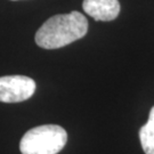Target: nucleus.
Wrapping results in <instances>:
<instances>
[{
    "label": "nucleus",
    "mask_w": 154,
    "mask_h": 154,
    "mask_svg": "<svg viewBox=\"0 0 154 154\" xmlns=\"http://www.w3.org/2000/svg\"><path fill=\"white\" fill-rule=\"evenodd\" d=\"M88 21L79 11L50 17L35 33V42L44 49H57L83 38Z\"/></svg>",
    "instance_id": "obj_1"
},
{
    "label": "nucleus",
    "mask_w": 154,
    "mask_h": 154,
    "mask_svg": "<svg viewBox=\"0 0 154 154\" xmlns=\"http://www.w3.org/2000/svg\"><path fill=\"white\" fill-rule=\"evenodd\" d=\"M67 142L65 129L57 125H44L30 129L21 139L22 154H57Z\"/></svg>",
    "instance_id": "obj_2"
},
{
    "label": "nucleus",
    "mask_w": 154,
    "mask_h": 154,
    "mask_svg": "<svg viewBox=\"0 0 154 154\" xmlns=\"http://www.w3.org/2000/svg\"><path fill=\"white\" fill-rule=\"evenodd\" d=\"M35 91V82L25 75L0 77V102L20 103L29 99Z\"/></svg>",
    "instance_id": "obj_3"
},
{
    "label": "nucleus",
    "mask_w": 154,
    "mask_h": 154,
    "mask_svg": "<svg viewBox=\"0 0 154 154\" xmlns=\"http://www.w3.org/2000/svg\"><path fill=\"white\" fill-rule=\"evenodd\" d=\"M83 11L96 21L110 22L120 13L119 0H83Z\"/></svg>",
    "instance_id": "obj_4"
},
{
    "label": "nucleus",
    "mask_w": 154,
    "mask_h": 154,
    "mask_svg": "<svg viewBox=\"0 0 154 154\" xmlns=\"http://www.w3.org/2000/svg\"><path fill=\"white\" fill-rule=\"evenodd\" d=\"M139 139L145 154H154V106L149 111L147 122L139 130Z\"/></svg>",
    "instance_id": "obj_5"
},
{
    "label": "nucleus",
    "mask_w": 154,
    "mask_h": 154,
    "mask_svg": "<svg viewBox=\"0 0 154 154\" xmlns=\"http://www.w3.org/2000/svg\"><path fill=\"white\" fill-rule=\"evenodd\" d=\"M14 1H15V0H14Z\"/></svg>",
    "instance_id": "obj_6"
}]
</instances>
